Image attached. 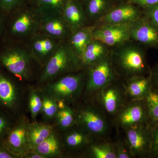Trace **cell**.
<instances>
[{"mask_svg":"<svg viewBox=\"0 0 158 158\" xmlns=\"http://www.w3.org/2000/svg\"><path fill=\"white\" fill-rule=\"evenodd\" d=\"M62 139L63 147L69 151H85L94 138L78 125L65 131Z\"/></svg>","mask_w":158,"mask_h":158,"instance_id":"cell-20","label":"cell"},{"mask_svg":"<svg viewBox=\"0 0 158 158\" xmlns=\"http://www.w3.org/2000/svg\"><path fill=\"white\" fill-rule=\"evenodd\" d=\"M146 49L131 40L111 49L110 58L118 77L125 80L150 74Z\"/></svg>","mask_w":158,"mask_h":158,"instance_id":"cell-2","label":"cell"},{"mask_svg":"<svg viewBox=\"0 0 158 158\" xmlns=\"http://www.w3.org/2000/svg\"><path fill=\"white\" fill-rule=\"evenodd\" d=\"M123 139L119 138L114 142L116 158H132L124 138Z\"/></svg>","mask_w":158,"mask_h":158,"instance_id":"cell-34","label":"cell"},{"mask_svg":"<svg viewBox=\"0 0 158 158\" xmlns=\"http://www.w3.org/2000/svg\"><path fill=\"white\" fill-rule=\"evenodd\" d=\"M54 131L53 127L50 124L37 122L29 123L27 136L30 151L34 150Z\"/></svg>","mask_w":158,"mask_h":158,"instance_id":"cell-25","label":"cell"},{"mask_svg":"<svg viewBox=\"0 0 158 158\" xmlns=\"http://www.w3.org/2000/svg\"><path fill=\"white\" fill-rule=\"evenodd\" d=\"M40 11L62 12L67 0H29Z\"/></svg>","mask_w":158,"mask_h":158,"instance_id":"cell-29","label":"cell"},{"mask_svg":"<svg viewBox=\"0 0 158 158\" xmlns=\"http://www.w3.org/2000/svg\"><path fill=\"white\" fill-rule=\"evenodd\" d=\"M41 94L43 99L41 112L45 118L49 119L55 118L59 110L56 101L44 92H41Z\"/></svg>","mask_w":158,"mask_h":158,"instance_id":"cell-30","label":"cell"},{"mask_svg":"<svg viewBox=\"0 0 158 158\" xmlns=\"http://www.w3.org/2000/svg\"><path fill=\"white\" fill-rule=\"evenodd\" d=\"M23 157L27 158H45L43 156L34 151H30L26 153Z\"/></svg>","mask_w":158,"mask_h":158,"instance_id":"cell-41","label":"cell"},{"mask_svg":"<svg viewBox=\"0 0 158 158\" xmlns=\"http://www.w3.org/2000/svg\"><path fill=\"white\" fill-rule=\"evenodd\" d=\"M143 16L142 9L129 2L116 4L95 26L131 23Z\"/></svg>","mask_w":158,"mask_h":158,"instance_id":"cell-15","label":"cell"},{"mask_svg":"<svg viewBox=\"0 0 158 158\" xmlns=\"http://www.w3.org/2000/svg\"><path fill=\"white\" fill-rule=\"evenodd\" d=\"M128 2L143 9L158 4V0H129Z\"/></svg>","mask_w":158,"mask_h":158,"instance_id":"cell-37","label":"cell"},{"mask_svg":"<svg viewBox=\"0 0 158 158\" xmlns=\"http://www.w3.org/2000/svg\"><path fill=\"white\" fill-rule=\"evenodd\" d=\"M131 23L95 26L92 31L94 39L99 40L110 49L121 45L131 40Z\"/></svg>","mask_w":158,"mask_h":158,"instance_id":"cell-14","label":"cell"},{"mask_svg":"<svg viewBox=\"0 0 158 158\" xmlns=\"http://www.w3.org/2000/svg\"><path fill=\"white\" fill-rule=\"evenodd\" d=\"M82 70L81 60L66 40L62 41L56 51L43 67L38 83L44 85L62 76Z\"/></svg>","mask_w":158,"mask_h":158,"instance_id":"cell-4","label":"cell"},{"mask_svg":"<svg viewBox=\"0 0 158 158\" xmlns=\"http://www.w3.org/2000/svg\"><path fill=\"white\" fill-rule=\"evenodd\" d=\"M62 140L56 133L54 131L42 143L37 145L34 151L44 158L57 156L62 154L63 148Z\"/></svg>","mask_w":158,"mask_h":158,"instance_id":"cell-26","label":"cell"},{"mask_svg":"<svg viewBox=\"0 0 158 158\" xmlns=\"http://www.w3.org/2000/svg\"><path fill=\"white\" fill-rule=\"evenodd\" d=\"M16 156L9 151L2 144L0 143V158H16Z\"/></svg>","mask_w":158,"mask_h":158,"instance_id":"cell-39","label":"cell"},{"mask_svg":"<svg viewBox=\"0 0 158 158\" xmlns=\"http://www.w3.org/2000/svg\"><path fill=\"white\" fill-rule=\"evenodd\" d=\"M95 26H88L71 33L67 43L81 60L86 48L93 40L92 31Z\"/></svg>","mask_w":158,"mask_h":158,"instance_id":"cell-23","label":"cell"},{"mask_svg":"<svg viewBox=\"0 0 158 158\" xmlns=\"http://www.w3.org/2000/svg\"><path fill=\"white\" fill-rule=\"evenodd\" d=\"M40 31L60 40H65L71 33L62 12L40 11Z\"/></svg>","mask_w":158,"mask_h":158,"instance_id":"cell-16","label":"cell"},{"mask_svg":"<svg viewBox=\"0 0 158 158\" xmlns=\"http://www.w3.org/2000/svg\"><path fill=\"white\" fill-rule=\"evenodd\" d=\"M110 55L85 70L86 84L82 97L84 99L91 98L105 86L120 79L112 64Z\"/></svg>","mask_w":158,"mask_h":158,"instance_id":"cell-7","label":"cell"},{"mask_svg":"<svg viewBox=\"0 0 158 158\" xmlns=\"http://www.w3.org/2000/svg\"><path fill=\"white\" fill-rule=\"evenodd\" d=\"M13 118L0 108V143L2 144L6 134L14 123Z\"/></svg>","mask_w":158,"mask_h":158,"instance_id":"cell-32","label":"cell"},{"mask_svg":"<svg viewBox=\"0 0 158 158\" xmlns=\"http://www.w3.org/2000/svg\"><path fill=\"white\" fill-rule=\"evenodd\" d=\"M62 41L39 31L26 42L36 61L42 68Z\"/></svg>","mask_w":158,"mask_h":158,"instance_id":"cell-13","label":"cell"},{"mask_svg":"<svg viewBox=\"0 0 158 158\" xmlns=\"http://www.w3.org/2000/svg\"><path fill=\"white\" fill-rule=\"evenodd\" d=\"M111 49L99 40L94 39L88 44L81 58L82 70L105 59L110 55Z\"/></svg>","mask_w":158,"mask_h":158,"instance_id":"cell-22","label":"cell"},{"mask_svg":"<svg viewBox=\"0 0 158 158\" xmlns=\"http://www.w3.org/2000/svg\"><path fill=\"white\" fill-rule=\"evenodd\" d=\"M130 32L131 40L146 49L158 48V30L143 16L131 23Z\"/></svg>","mask_w":158,"mask_h":158,"instance_id":"cell-17","label":"cell"},{"mask_svg":"<svg viewBox=\"0 0 158 158\" xmlns=\"http://www.w3.org/2000/svg\"><path fill=\"white\" fill-rule=\"evenodd\" d=\"M85 152L89 158H116L114 142L108 139H94Z\"/></svg>","mask_w":158,"mask_h":158,"instance_id":"cell-24","label":"cell"},{"mask_svg":"<svg viewBox=\"0 0 158 158\" xmlns=\"http://www.w3.org/2000/svg\"><path fill=\"white\" fill-rule=\"evenodd\" d=\"M60 129L67 131L77 125L76 115L74 108L67 105L64 109L58 110L55 117Z\"/></svg>","mask_w":158,"mask_h":158,"instance_id":"cell-28","label":"cell"},{"mask_svg":"<svg viewBox=\"0 0 158 158\" xmlns=\"http://www.w3.org/2000/svg\"><path fill=\"white\" fill-rule=\"evenodd\" d=\"M86 75L83 70L62 76L45 84L44 92L56 101L73 104L83 96Z\"/></svg>","mask_w":158,"mask_h":158,"instance_id":"cell-6","label":"cell"},{"mask_svg":"<svg viewBox=\"0 0 158 158\" xmlns=\"http://www.w3.org/2000/svg\"><path fill=\"white\" fill-rule=\"evenodd\" d=\"M6 13L0 8V40L2 36L6 17Z\"/></svg>","mask_w":158,"mask_h":158,"instance_id":"cell-40","label":"cell"},{"mask_svg":"<svg viewBox=\"0 0 158 158\" xmlns=\"http://www.w3.org/2000/svg\"><path fill=\"white\" fill-rule=\"evenodd\" d=\"M113 122L118 131L138 125L148 124L144 100L127 102L113 118Z\"/></svg>","mask_w":158,"mask_h":158,"instance_id":"cell-11","label":"cell"},{"mask_svg":"<svg viewBox=\"0 0 158 158\" xmlns=\"http://www.w3.org/2000/svg\"><path fill=\"white\" fill-rule=\"evenodd\" d=\"M14 77L0 66V108L14 118L20 107L21 94Z\"/></svg>","mask_w":158,"mask_h":158,"instance_id":"cell-9","label":"cell"},{"mask_svg":"<svg viewBox=\"0 0 158 158\" xmlns=\"http://www.w3.org/2000/svg\"><path fill=\"white\" fill-rule=\"evenodd\" d=\"M121 80L127 102L144 100L152 88L150 74Z\"/></svg>","mask_w":158,"mask_h":158,"instance_id":"cell-18","label":"cell"},{"mask_svg":"<svg viewBox=\"0 0 158 158\" xmlns=\"http://www.w3.org/2000/svg\"><path fill=\"white\" fill-rule=\"evenodd\" d=\"M62 14L71 33L89 25L84 6L80 0H67Z\"/></svg>","mask_w":158,"mask_h":158,"instance_id":"cell-19","label":"cell"},{"mask_svg":"<svg viewBox=\"0 0 158 158\" xmlns=\"http://www.w3.org/2000/svg\"><path fill=\"white\" fill-rule=\"evenodd\" d=\"M29 123L23 117L16 119L3 140V145L17 158L23 157L30 151L27 136Z\"/></svg>","mask_w":158,"mask_h":158,"instance_id":"cell-12","label":"cell"},{"mask_svg":"<svg viewBox=\"0 0 158 158\" xmlns=\"http://www.w3.org/2000/svg\"><path fill=\"white\" fill-rule=\"evenodd\" d=\"M143 17L158 30V4L142 9Z\"/></svg>","mask_w":158,"mask_h":158,"instance_id":"cell-33","label":"cell"},{"mask_svg":"<svg viewBox=\"0 0 158 158\" xmlns=\"http://www.w3.org/2000/svg\"><path fill=\"white\" fill-rule=\"evenodd\" d=\"M26 0H0V8L6 15Z\"/></svg>","mask_w":158,"mask_h":158,"instance_id":"cell-36","label":"cell"},{"mask_svg":"<svg viewBox=\"0 0 158 158\" xmlns=\"http://www.w3.org/2000/svg\"><path fill=\"white\" fill-rule=\"evenodd\" d=\"M88 99L94 102L112 121L127 102L120 79L111 82Z\"/></svg>","mask_w":158,"mask_h":158,"instance_id":"cell-8","label":"cell"},{"mask_svg":"<svg viewBox=\"0 0 158 158\" xmlns=\"http://www.w3.org/2000/svg\"><path fill=\"white\" fill-rule=\"evenodd\" d=\"M152 128L146 124L127 128L122 131L124 139L132 157L149 158Z\"/></svg>","mask_w":158,"mask_h":158,"instance_id":"cell-10","label":"cell"},{"mask_svg":"<svg viewBox=\"0 0 158 158\" xmlns=\"http://www.w3.org/2000/svg\"><path fill=\"white\" fill-rule=\"evenodd\" d=\"M150 75L152 89L158 90V62L152 68H151Z\"/></svg>","mask_w":158,"mask_h":158,"instance_id":"cell-38","label":"cell"},{"mask_svg":"<svg viewBox=\"0 0 158 158\" xmlns=\"http://www.w3.org/2000/svg\"><path fill=\"white\" fill-rule=\"evenodd\" d=\"M148 158H158V125L152 128L151 144Z\"/></svg>","mask_w":158,"mask_h":158,"instance_id":"cell-35","label":"cell"},{"mask_svg":"<svg viewBox=\"0 0 158 158\" xmlns=\"http://www.w3.org/2000/svg\"><path fill=\"white\" fill-rule=\"evenodd\" d=\"M80 1H82V0H80Z\"/></svg>","mask_w":158,"mask_h":158,"instance_id":"cell-43","label":"cell"},{"mask_svg":"<svg viewBox=\"0 0 158 158\" xmlns=\"http://www.w3.org/2000/svg\"><path fill=\"white\" fill-rule=\"evenodd\" d=\"M42 105L41 93L35 90L31 91L29 96V108L32 118L35 119L41 113Z\"/></svg>","mask_w":158,"mask_h":158,"instance_id":"cell-31","label":"cell"},{"mask_svg":"<svg viewBox=\"0 0 158 158\" xmlns=\"http://www.w3.org/2000/svg\"><path fill=\"white\" fill-rule=\"evenodd\" d=\"M114 2L116 3H121L123 2H128L129 0H114Z\"/></svg>","mask_w":158,"mask_h":158,"instance_id":"cell-42","label":"cell"},{"mask_svg":"<svg viewBox=\"0 0 158 158\" xmlns=\"http://www.w3.org/2000/svg\"><path fill=\"white\" fill-rule=\"evenodd\" d=\"M89 25L95 26L116 5L114 0H82Z\"/></svg>","mask_w":158,"mask_h":158,"instance_id":"cell-21","label":"cell"},{"mask_svg":"<svg viewBox=\"0 0 158 158\" xmlns=\"http://www.w3.org/2000/svg\"><path fill=\"white\" fill-rule=\"evenodd\" d=\"M40 20V11L26 0L6 15L1 39L26 42L39 32Z\"/></svg>","mask_w":158,"mask_h":158,"instance_id":"cell-3","label":"cell"},{"mask_svg":"<svg viewBox=\"0 0 158 158\" xmlns=\"http://www.w3.org/2000/svg\"><path fill=\"white\" fill-rule=\"evenodd\" d=\"M148 116V123L152 128L158 125V90L152 89L144 99Z\"/></svg>","mask_w":158,"mask_h":158,"instance_id":"cell-27","label":"cell"},{"mask_svg":"<svg viewBox=\"0 0 158 158\" xmlns=\"http://www.w3.org/2000/svg\"><path fill=\"white\" fill-rule=\"evenodd\" d=\"M36 66L41 67L25 41L0 40V66L15 78L31 81Z\"/></svg>","mask_w":158,"mask_h":158,"instance_id":"cell-1","label":"cell"},{"mask_svg":"<svg viewBox=\"0 0 158 158\" xmlns=\"http://www.w3.org/2000/svg\"><path fill=\"white\" fill-rule=\"evenodd\" d=\"M85 100L74 108L77 124L94 139H108L114 126L113 121L91 100Z\"/></svg>","mask_w":158,"mask_h":158,"instance_id":"cell-5","label":"cell"}]
</instances>
